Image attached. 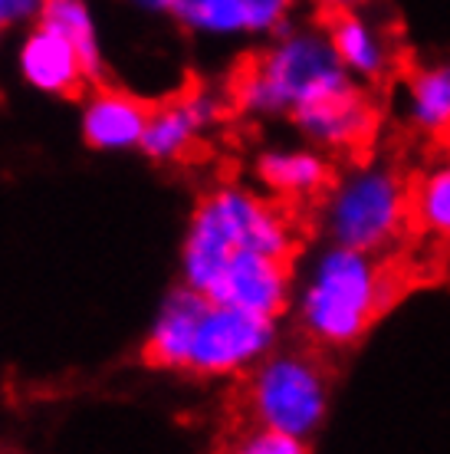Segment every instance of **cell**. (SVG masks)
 I'll return each mask as SVG.
<instances>
[{
  "instance_id": "6da1fadb",
  "label": "cell",
  "mask_w": 450,
  "mask_h": 454,
  "mask_svg": "<svg viewBox=\"0 0 450 454\" xmlns=\"http://www.w3.org/2000/svg\"><path fill=\"white\" fill-rule=\"evenodd\" d=\"M240 254L290 261L296 254V227L273 194L240 182H221L188 217L181 240V280L207 294L224 263Z\"/></svg>"
},
{
  "instance_id": "7a4b0ae2",
  "label": "cell",
  "mask_w": 450,
  "mask_h": 454,
  "mask_svg": "<svg viewBox=\"0 0 450 454\" xmlns=\"http://www.w3.org/2000/svg\"><path fill=\"white\" fill-rule=\"evenodd\" d=\"M359 90L342 67L329 27L290 23L230 86V103L247 119H283L306 106Z\"/></svg>"
},
{
  "instance_id": "3957f363",
  "label": "cell",
  "mask_w": 450,
  "mask_h": 454,
  "mask_svg": "<svg viewBox=\"0 0 450 454\" xmlns=\"http://www.w3.org/2000/svg\"><path fill=\"white\" fill-rule=\"evenodd\" d=\"M392 300V277L378 254L329 244L306 261L293 290V317L306 340L322 349H349L375 326Z\"/></svg>"
},
{
  "instance_id": "277c9868",
  "label": "cell",
  "mask_w": 450,
  "mask_h": 454,
  "mask_svg": "<svg viewBox=\"0 0 450 454\" xmlns=\"http://www.w3.org/2000/svg\"><path fill=\"white\" fill-rule=\"evenodd\" d=\"M411 221V188L388 161H359L322 194L319 231L329 244L384 254Z\"/></svg>"
},
{
  "instance_id": "5b68a950",
  "label": "cell",
  "mask_w": 450,
  "mask_h": 454,
  "mask_svg": "<svg viewBox=\"0 0 450 454\" xmlns=\"http://www.w3.org/2000/svg\"><path fill=\"white\" fill-rule=\"evenodd\" d=\"M332 409V382L313 352L273 349L250 372L247 411L257 425L313 444Z\"/></svg>"
},
{
  "instance_id": "8992f818",
  "label": "cell",
  "mask_w": 450,
  "mask_h": 454,
  "mask_svg": "<svg viewBox=\"0 0 450 454\" xmlns=\"http://www.w3.org/2000/svg\"><path fill=\"white\" fill-rule=\"evenodd\" d=\"M276 342H280V319L211 300L194 333L188 372L201 379L247 375L276 349Z\"/></svg>"
},
{
  "instance_id": "52a82bcc",
  "label": "cell",
  "mask_w": 450,
  "mask_h": 454,
  "mask_svg": "<svg viewBox=\"0 0 450 454\" xmlns=\"http://www.w3.org/2000/svg\"><path fill=\"white\" fill-rule=\"evenodd\" d=\"M224 119V96L214 90H188L151 109L142 155L158 165H175L201 145L204 136Z\"/></svg>"
},
{
  "instance_id": "ba28073f",
  "label": "cell",
  "mask_w": 450,
  "mask_h": 454,
  "mask_svg": "<svg viewBox=\"0 0 450 454\" xmlns=\"http://www.w3.org/2000/svg\"><path fill=\"white\" fill-rule=\"evenodd\" d=\"M293 290L296 280L290 261L267 254H240L224 263V270L207 286V296L217 303H234L260 317L280 319L286 309H293Z\"/></svg>"
},
{
  "instance_id": "9c48e42d",
  "label": "cell",
  "mask_w": 450,
  "mask_h": 454,
  "mask_svg": "<svg viewBox=\"0 0 450 454\" xmlns=\"http://www.w3.org/2000/svg\"><path fill=\"white\" fill-rule=\"evenodd\" d=\"M17 73L30 90L57 96V99H69V96L82 92L86 82H92L89 69L73 50V43L66 36H59L53 27H46L43 20L30 23L27 34L20 36Z\"/></svg>"
},
{
  "instance_id": "30bf717a",
  "label": "cell",
  "mask_w": 450,
  "mask_h": 454,
  "mask_svg": "<svg viewBox=\"0 0 450 454\" xmlns=\"http://www.w3.org/2000/svg\"><path fill=\"white\" fill-rule=\"evenodd\" d=\"M148 115L151 109L128 90L96 86L79 106V132L82 142L96 152H142Z\"/></svg>"
},
{
  "instance_id": "8fae6325",
  "label": "cell",
  "mask_w": 450,
  "mask_h": 454,
  "mask_svg": "<svg viewBox=\"0 0 450 454\" xmlns=\"http://www.w3.org/2000/svg\"><path fill=\"white\" fill-rule=\"evenodd\" d=\"M253 178L276 201H309L332 184L329 152L315 145H270L257 152Z\"/></svg>"
},
{
  "instance_id": "7c38bea8",
  "label": "cell",
  "mask_w": 450,
  "mask_h": 454,
  "mask_svg": "<svg viewBox=\"0 0 450 454\" xmlns=\"http://www.w3.org/2000/svg\"><path fill=\"white\" fill-rule=\"evenodd\" d=\"M207 303H211V296L188 286L184 280L175 290H168L155 319H151V326H148V363L158 365V369H168V372H188L194 333H198V323H201V313Z\"/></svg>"
},
{
  "instance_id": "4fadbf2b",
  "label": "cell",
  "mask_w": 450,
  "mask_h": 454,
  "mask_svg": "<svg viewBox=\"0 0 450 454\" xmlns=\"http://www.w3.org/2000/svg\"><path fill=\"white\" fill-rule=\"evenodd\" d=\"M290 122L303 136V142L332 155V152H349V148L361 145L369 138L375 125V109L359 86L352 92L306 106V109L290 115Z\"/></svg>"
},
{
  "instance_id": "5bb4252c",
  "label": "cell",
  "mask_w": 450,
  "mask_h": 454,
  "mask_svg": "<svg viewBox=\"0 0 450 454\" xmlns=\"http://www.w3.org/2000/svg\"><path fill=\"white\" fill-rule=\"evenodd\" d=\"M329 36L336 43V53L342 67L352 73V80L359 86L382 82L394 67L392 40L372 17L359 11H342L329 23Z\"/></svg>"
},
{
  "instance_id": "9a60e30c",
  "label": "cell",
  "mask_w": 450,
  "mask_h": 454,
  "mask_svg": "<svg viewBox=\"0 0 450 454\" xmlns=\"http://www.w3.org/2000/svg\"><path fill=\"white\" fill-rule=\"evenodd\" d=\"M405 119L424 136H450V59L411 69L401 92Z\"/></svg>"
},
{
  "instance_id": "2e32d148",
  "label": "cell",
  "mask_w": 450,
  "mask_h": 454,
  "mask_svg": "<svg viewBox=\"0 0 450 454\" xmlns=\"http://www.w3.org/2000/svg\"><path fill=\"white\" fill-rule=\"evenodd\" d=\"M40 20L46 27H53L59 36H66L73 50L82 57L86 69H89V80H99L105 73V57H102L99 23H96L89 0H46Z\"/></svg>"
},
{
  "instance_id": "e0dca14e",
  "label": "cell",
  "mask_w": 450,
  "mask_h": 454,
  "mask_svg": "<svg viewBox=\"0 0 450 454\" xmlns=\"http://www.w3.org/2000/svg\"><path fill=\"white\" fill-rule=\"evenodd\" d=\"M168 17L184 34L201 36V40L250 36L244 0H175Z\"/></svg>"
},
{
  "instance_id": "ac0fdd59",
  "label": "cell",
  "mask_w": 450,
  "mask_h": 454,
  "mask_svg": "<svg viewBox=\"0 0 450 454\" xmlns=\"http://www.w3.org/2000/svg\"><path fill=\"white\" fill-rule=\"evenodd\" d=\"M411 217L434 240H450V161L424 171L411 188Z\"/></svg>"
},
{
  "instance_id": "d6986e66",
  "label": "cell",
  "mask_w": 450,
  "mask_h": 454,
  "mask_svg": "<svg viewBox=\"0 0 450 454\" xmlns=\"http://www.w3.org/2000/svg\"><path fill=\"white\" fill-rule=\"evenodd\" d=\"M299 0H244L250 36H273L283 27H290L296 17Z\"/></svg>"
},
{
  "instance_id": "ffe728a7",
  "label": "cell",
  "mask_w": 450,
  "mask_h": 454,
  "mask_svg": "<svg viewBox=\"0 0 450 454\" xmlns=\"http://www.w3.org/2000/svg\"><path fill=\"white\" fill-rule=\"evenodd\" d=\"M240 454H306L309 444L293 438L286 432H276V428H267V425H257L247 434H240V442L234 444Z\"/></svg>"
},
{
  "instance_id": "44dd1931",
  "label": "cell",
  "mask_w": 450,
  "mask_h": 454,
  "mask_svg": "<svg viewBox=\"0 0 450 454\" xmlns=\"http://www.w3.org/2000/svg\"><path fill=\"white\" fill-rule=\"evenodd\" d=\"M46 0H0V34L4 30H20L40 20Z\"/></svg>"
},
{
  "instance_id": "7402d4cb",
  "label": "cell",
  "mask_w": 450,
  "mask_h": 454,
  "mask_svg": "<svg viewBox=\"0 0 450 454\" xmlns=\"http://www.w3.org/2000/svg\"><path fill=\"white\" fill-rule=\"evenodd\" d=\"M128 4H132L138 13H148V17H168L175 0H128Z\"/></svg>"
},
{
  "instance_id": "603a6c76",
  "label": "cell",
  "mask_w": 450,
  "mask_h": 454,
  "mask_svg": "<svg viewBox=\"0 0 450 454\" xmlns=\"http://www.w3.org/2000/svg\"><path fill=\"white\" fill-rule=\"evenodd\" d=\"M309 4H315L319 11L326 13H342V11H355L361 0H309Z\"/></svg>"
}]
</instances>
